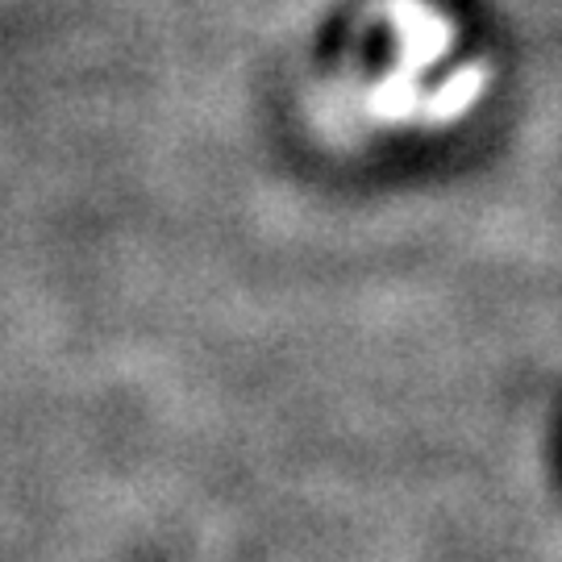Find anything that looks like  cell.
<instances>
[{
  "instance_id": "cell-1",
  "label": "cell",
  "mask_w": 562,
  "mask_h": 562,
  "mask_svg": "<svg viewBox=\"0 0 562 562\" xmlns=\"http://www.w3.org/2000/svg\"><path fill=\"white\" fill-rule=\"evenodd\" d=\"M387 21L401 42V67L417 71V76L454 46L450 21L438 9H429L425 0H387Z\"/></svg>"
},
{
  "instance_id": "cell-2",
  "label": "cell",
  "mask_w": 562,
  "mask_h": 562,
  "mask_svg": "<svg viewBox=\"0 0 562 562\" xmlns=\"http://www.w3.org/2000/svg\"><path fill=\"white\" fill-rule=\"evenodd\" d=\"M487 80H492V71H487L483 63H462V67H454L438 88H429L422 97V117L434 121V125L462 117V113L483 97Z\"/></svg>"
},
{
  "instance_id": "cell-3",
  "label": "cell",
  "mask_w": 562,
  "mask_h": 562,
  "mask_svg": "<svg viewBox=\"0 0 562 562\" xmlns=\"http://www.w3.org/2000/svg\"><path fill=\"white\" fill-rule=\"evenodd\" d=\"M422 97H425L422 76L396 63V71L383 76V80L371 88L367 109L380 121H413V117H422Z\"/></svg>"
}]
</instances>
